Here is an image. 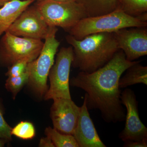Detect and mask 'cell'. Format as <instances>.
<instances>
[{
  "label": "cell",
  "mask_w": 147,
  "mask_h": 147,
  "mask_svg": "<svg viewBox=\"0 0 147 147\" xmlns=\"http://www.w3.org/2000/svg\"><path fill=\"white\" fill-rule=\"evenodd\" d=\"M50 109L54 128L61 133L73 135L81 110L71 99L56 98Z\"/></svg>",
  "instance_id": "obj_11"
},
{
  "label": "cell",
  "mask_w": 147,
  "mask_h": 147,
  "mask_svg": "<svg viewBox=\"0 0 147 147\" xmlns=\"http://www.w3.org/2000/svg\"><path fill=\"white\" fill-rule=\"evenodd\" d=\"M6 142L5 140H0V147L4 146L5 144V142Z\"/></svg>",
  "instance_id": "obj_26"
},
{
  "label": "cell",
  "mask_w": 147,
  "mask_h": 147,
  "mask_svg": "<svg viewBox=\"0 0 147 147\" xmlns=\"http://www.w3.org/2000/svg\"><path fill=\"white\" fill-rule=\"evenodd\" d=\"M29 63L26 71L20 76L8 77L5 84V87L13 95V99L25 84L28 83L31 71V64Z\"/></svg>",
  "instance_id": "obj_18"
},
{
  "label": "cell",
  "mask_w": 147,
  "mask_h": 147,
  "mask_svg": "<svg viewBox=\"0 0 147 147\" xmlns=\"http://www.w3.org/2000/svg\"><path fill=\"white\" fill-rule=\"evenodd\" d=\"M138 61L127 60L119 50L102 67L92 73L80 71L69 84L86 92L84 100L88 110H99L106 123L123 121L126 111L121 101L119 81L126 69Z\"/></svg>",
  "instance_id": "obj_1"
},
{
  "label": "cell",
  "mask_w": 147,
  "mask_h": 147,
  "mask_svg": "<svg viewBox=\"0 0 147 147\" xmlns=\"http://www.w3.org/2000/svg\"><path fill=\"white\" fill-rule=\"evenodd\" d=\"M32 61L29 59H24L17 61L9 67L8 71L6 73V75L8 77L20 76L25 72L28 64Z\"/></svg>",
  "instance_id": "obj_20"
},
{
  "label": "cell",
  "mask_w": 147,
  "mask_h": 147,
  "mask_svg": "<svg viewBox=\"0 0 147 147\" xmlns=\"http://www.w3.org/2000/svg\"><path fill=\"white\" fill-rule=\"evenodd\" d=\"M83 6L88 17L100 16L117 8L118 0H76Z\"/></svg>",
  "instance_id": "obj_14"
},
{
  "label": "cell",
  "mask_w": 147,
  "mask_h": 147,
  "mask_svg": "<svg viewBox=\"0 0 147 147\" xmlns=\"http://www.w3.org/2000/svg\"><path fill=\"white\" fill-rule=\"evenodd\" d=\"M51 1L61 2H66L71 1H76V0H51Z\"/></svg>",
  "instance_id": "obj_25"
},
{
  "label": "cell",
  "mask_w": 147,
  "mask_h": 147,
  "mask_svg": "<svg viewBox=\"0 0 147 147\" xmlns=\"http://www.w3.org/2000/svg\"><path fill=\"white\" fill-rule=\"evenodd\" d=\"M84 100L73 136L79 147H106L101 141Z\"/></svg>",
  "instance_id": "obj_12"
},
{
  "label": "cell",
  "mask_w": 147,
  "mask_h": 147,
  "mask_svg": "<svg viewBox=\"0 0 147 147\" xmlns=\"http://www.w3.org/2000/svg\"><path fill=\"white\" fill-rule=\"evenodd\" d=\"M38 146L40 147H55L51 139L47 136L40 139Z\"/></svg>",
  "instance_id": "obj_23"
},
{
  "label": "cell",
  "mask_w": 147,
  "mask_h": 147,
  "mask_svg": "<svg viewBox=\"0 0 147 147\" xmlns=\"http://www.w3.org/2000/svg\"><path fill=\"white\" fill-rule=\"evenodd\" d=\"M11 128L4 118L0 107V138L6 142L11 141L12 139L11 132Z\"/></svg>",
  "instance_id": "obj_21"
},
{
  "label": "cell",
  "mask_w": 147,
  "mask_h": 147,
  "mask_svg": "<svg viewBox=\"0 0 147 147\" xmlns=\"http://www.w3.org/2000/svg\"><path fill=\"white\" fill-rule=\"evenodd\" d=\"M12 0H0V6H2L6 3Z\"/></svg>",
  "instance_id": "obj_24"
},
{
  "label": "cell",
  "mask_w": 147,
  "mask_h": 147,
  "mask_svg": "<svg viewBox=\"0 0 147 147\" xmlns=\"http://www.w3.org/2000/svg\"><path fill=\"white\" fill-rule=\"evenodd\" d=\"M113 33L127 60L133 61L147 55V27L126 28Z\"/></svg>",
  "instance_id": "obj_10"
},
{
  "label": "cell",
  "mask_w": 147,
  "mask_h": 147,
  "mask_svg": "<svg viewBox=\"0 0 147 147\" xmlns=\"http://www.w3.org/2000/svg\"><path fill=\"white\" fill-rule=\"evenodd\" d=\"M124 147H147V141H128L125 142Z\"/></svg>",
  "instance_id": "obj_22"
},
{
  "label": "cell",
  "mask_w": 147,
  "mask_h": 147,
  "mask_svg": "<svg viewBox=\"0 0 147 147\" xmlns=\"http://www.w3.org/2000/svg\"><path fill=\"white\" fill-rule=\"evenodd\" d=\"M58 30L57 27L49 26L41 52L38 57L30 63V75L28 83L40 97L44 96L49 88L47 78L60 44L56 38Z\"/></svg>",
  "instance_id": "obj_4"
},
{
  "label": "cell",
  "mask_w": 147,
  "mask_h": 147,
  "mask_svg": "<svg viewBox=\"0 0 147 147\" xmlns=\"http://www.w3.org/2000/svg\"><path fill=\"white\" fill-rule=\"evenodd\" d=\"M67 42L73 48L71 65L81 71L92 73L108 63L119 50L113 33H99L77 40L69 34Z\"/></svg>",
  "instance_id": "obj_2"
},
{
  "label": "cell",
  "mask_w": 147,
  "mask_h": 147,
  "mask_svg": "<svg viewBox=\"0 0 147 147\" xmlns=\"http://www.w3.org/2000/svg\"><path fill=\"white\" fill-rule=\"evenodd\" d=\"M42 1V0H38V1Z\"/></svg>",
  "instance_id": "obj_27"
},
{
  "label": "cell",
  "mask_w": 147,
  "mask_h": 147,
  "mask_svg": "<svg viewBox=\"0 0 147 147\" xmlns=\"http://www.w3.org/2000/svg\"><path fill=\"white\" fill-rule=\"evenodd\" d=\"M49 28L34 5L24 11L7 31L16 36L42 40L45 39Z\"/></svg>",
  "instance_id": "obj_9"
},
{
  "label": "cell",
  "mask_w": 147,
  "mask_h": 147,
  "mask_svg": "<svg viewBox=\"0 0 147 147\" xmlns=\"http://www.w3.org/2000/svg\"><path fill=\"white\" fill-rule=\"evenodd\" d=\"M147 26V12L133 17L117 8L107 14L82 18L68 32L76 39L82 40L94 34L113 33L126 28Z\"/></svg>",
  "instance_id": "obj_3"
},
{
  "label": "cell",
  "mask_w": 147,
  "mask_h": 147,
  "mask_svg": "<svg viewBox=\"0 0 147 147\" xmlns=\"http://www.w3.org/2000/svg\"><path fill=\"white\" fill-rule=\"evenodd\" d=\"M138 61L126 69L123 76L120 78L119 86L124 88L137 84L147 85V67L142 65Z\"/></svg>",
  "instance_id": "obj_15"
},
{
  "label": "cell",
  "mask_w": 147,
  "mask_h": 147,
  "mask_svg": "<svg viewBox=\"0 0 147 147\" xmlns=\"http://www.w3.org/2000/svg\"><path fill=\"white\" fill-rule=\"evenodd\" d=\"M43 45L41 40L16 36L7 31L0 40V63L9 67L23 59L34 60Z\"/></svg>",
  "instance_id": "obj_6"
},
{
  "label": "cell",
  "mask_w": 147,
  "mask_h": 147,
  "mask_svg": "<svg viewBox=\"0 0 147 147\" xmlns=\"http://www.w3.org/2000/svg\"><path fill=\"white\" fill-rule=\"evenodd\" d=\"M129 16L138 17L147 12V0H118L117 8Z\"/></svg>",
  "instance_id": "obj_16"
},
{
  "label": "cell",
  "mask_w": 147,
  "mask_h": 147,
  "mask_svg": "<svg viewBox=\"0 0 147 147\" xmlns=\"http://www.w3.org/2000/svg\"><path fill=\"white\" fill-rule=\"evenodd\" d=\"M11 135L19 139L30 140L34 138L36 131L34 125L28 121H21L11 128Z\"/></svg>",
  "instance_id": "obj_19"
},
{
  "label": "cell",
  "mask_w": 147,
  "mask_h": 147,
  "mask_svg": "<svg viewBox=\"0 0 147 147\" xmlns=\"http://www.w3.org/2000/svg\"><path fill=\"white\" fill-rule=\"evenodd\" d=\"M35 5L49 26L60 27L67 32L82 18L88 17L83 6L76 1L42 0Z\"/></svg>",
  "instance_id": "obj_5"
},
{
  "label": "cell",
  "mask_w": 147,
  "mask_h": 147,
  "mask_svg": "<svg viewBox=\"0 0 147 147\" xmlns=\"http://www.w3.org/2000/svg\"><path fill=\"white\" fill-rule=\"evenodd\" d=\"M121 99L126 113L125 127L119 138L124 142L147 141V128L139 118L138 102L134 92L126 88L121 93Z\"/></svg>",
  "instance_id": "obj_8"
},
{
  "label": "cell",
  "mask_w": 147,
  "mask_h": 147,
  "mask_svg": "<svg viewBox=\"0 0 147 147\" xmlns=\"http://www.w3.org/2000/svg\"><path fill=\"white\" fill-rule=\"evenodd\" d=\"M73 59L71 46L61 48L49 72L50 86L44 95L45 100L56 98L71 99L69 91V74Z\"/></svg>",
  "instance_id": "obj_7"
},
{
  "label": "cell",
  "mask_w": 147,
  "mask_h": 147,
  "mask_svg": "<svg viewBox=\"0 0 147 147\" xmlns=\"http://www.w3.org/2000/svg\"><path fill=\"white\" fill-rule=\"evenodd\" d=\"M35 0H12L0 8V36Z\"/></svg>",
  "instance_id": "obj_13"
},
{
  "label": "cell",
  "mask_w": 147,
  "mask_h": 147,
  "mask_svg": "<svg viewBox=\"0 0 147 147\" xmlns=\"http://www.w3.org/2000/svg\"><path fill=\"white\" fill-rule=\"evenodd\" d=\"M45 134L51 139L55 147H79L73 135L61 133L50 127L45 129Z\"/></svg>",
  "instance_id": "obj_17"
}]
</instances>
